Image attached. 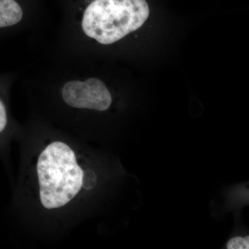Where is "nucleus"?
<instances>
[{
  "label": "nucleus",
  "mask_w": 249,
  "mask_h": 249,
  "mask_svg": "<svg viewBox=\"0 0 249 249\" xmlns=\"http://www.w3.org/2000/svg\"><path fill=\"white\" fill-rule=\"evenodd\" d=\"M146 0H93L80 14L79 33L103 45H109L137 31L147 20Z\"/></svg>",
  "instance_id": "nucleus-1"
},
{
  "label": "nucleus",
  "mask_w": 249,
  "mask_h": 249,
  "mask_svg": "<svg viewBox=\"0 0 249 249\" xmlns=\"http://www.w3.org/2000/svg\"><path fill=\"white\" fill-rule=\"evenodd\" d=\"M40 201L47 209L65 206L79 193L84 173L73 150L65 142L49 144L37 160Z\"/></svg>",
  "instance_id": "nucleus-2"
},
{
  "label": "nucleus",
  "mask_w": 249,
  "mask_h": 249,
  "mask_svg": "<svg viewBox=\"0 0 249 249\" xmlns=\"http://www.w3.org/2000/svg\"><path fill=\"white\" fill-rule=\"evenodd\" d=\"M61 96L69 107L98 111L107 110L112 96L107 85L97 78H71L62 85Z\"/></svg>",
  "instance_id": "nucleus-3"
},
{
  "label": "nucleus",
  "mask_w": 249,
  "mask_h": 249,
  "mask_svg": "<svg viewBox=\"0 0 249 249\" xmlns=\"http://www.w3.org/2000/svg\"><path fill=\"white\" fill-rule=\"evenodd\" d=\"M24 15L22 6L16 0H0V28L17 25Z\"/></svg>",
  "instance_id": "nucleus-4"
},
{
  "label": "nucleus",
  "mask_w": 249,
  "mask_h": 249,
  "mask_svg": "<svg viewBox=\"0 0 249 249\" xmlns=\"http://www.w3.org/2000/svg\"><path fill=\"white\" fill-rule=\"evenodd\" d=\"M228 249H249V235L245 237L236 236L228 241L227 244Z\"/></svg>",
  "instance_id": "nucleus-5"
},
{
  "label": "nucleus",
  "mask_w": 249,
  "mask_h": 249,
  "mask_svg": "<svg viewBox=\"0 0 249 249\" xmlns=\"http://www.w3.org/2000/svg\"><path fill=\"white\" fill-rule=\"evenodd\" d=\"M8 123L7 111L4 103L0 98V134L4 132Z\"/></svg>",
  "instance_id": "nucleus-6"
}]
</instances>
